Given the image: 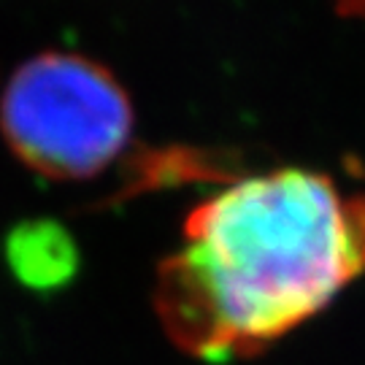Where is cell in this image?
<instances>
[{
  "label": "cell",
  "instance_id": "3",
  "mask_svg": "<svg viewBox=\"0 0 365 365\" xmlns=\"http://www.w3.org/2000/svg\"><path fill=\"white\" fill-rule=\"evenodd\" d=\"M336 9L346 16H363L365 19V0H333Z\"/></svg>",
  "mask_w": 365,
  "mask_h": 365
},
{
  "label": "cell",
  "instance_id": "2",
  "mask_svg": "<svg viewBox=\"0 0 365 365\" xmlns=\"http://www.w3.org/2000/svg\"><path fill=\"white\" fill-rule=\"evenodd\" d=\"M0 130L16 160L57 179H92L133 135V106L106 66L73 52H41L14 71Z\"/></svg>",
  "mask_w": 365,
  "mask_h": 365
},
{
  "label": "cell",
  "instance_id": "1",
  "mask_svg": "<svg viewBox=\"0 0 365 365\" xmlns=\"http://www.w3.org/2000/svg\"><path fill=\"white\" fill-rule=\"evenodd\" d=\"M365 274V195L327 173L238 179L184 220L157 265L155 314L197 360H241L309 322Z\"/></svg>",
  "mask_w": 365,
  "mask_h": 365
}]
</instances>
